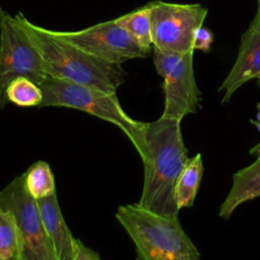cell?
<instances>
[{"mask_svg": "<svg viewBox=\"0 0 260 260\" xmlns=\"http://www.w3.org/2000/svg\"><path fill=\"white\" fill-rule=\"evenodd\" d=\"M252 26L260 29V0H258V9H257V13L256 16L254 18V20L251 23Z\"/></svg>", "mask_w": 260, "mask_h": 260, "instance_id": "20", "label": "cell"}, {"mask_svg": "<svg viewBox=\"0 0 260 260\" xmlns=\"http://www.w3.org/2000/svg\"><path fill=\"white\" fill-rule=\"evenodd\" d=\"M213 42V34L206 27L200 26L196 29L193 40V50L208 52Z\"/></svg>", "mask_w": 260, "mask_h": 260, "instance_id": "18", "label": "cell"}, {"mask_svg": "<svg viewBox=\"0 0 260 260\" xmlns=\"http://www.w3.org/2000/svg\"><path fill=\"white\" fill-rule=\"evenodd\" d=\"M43 101L40 107H66L84 111L119 127L139 150L145 122L133 120L122 109L116 92L59 79L50 75L40 84Z\"/></svg>", "mask_w": 260, "mask_h": 260, "instance_id": "4", "label": "cell"}, {"mask_svg": "<svg viewBox=\"0 0 260 260\" xmlns=\"http://www.w3.org/2000/svg\"><path fill=\"white\" fill-rule=\"evenodd\" d=\"M256 79H257V83H258V85H260V76H259V77H257Z\"/></svg>", "mask_w": 260, "mask_h": 260, "instance_id": "23", "label": "cell"}, {"mask_svg": "<svg viewBox=\"0 0 260 260\" xmlns=\"http://www.w3.org/2000/svg\"><path fill=\"white\" fill-rule=\"evenodd\" d=\"M0 260H21V244L12 214L0 207Z\"/></svg>", "mask_w": 260, "mask_h": 260, "instance_id": "16", "label": "cell"}, {"mask_svg": "<svg viewBox=\"0 0 260 260\" xmlns=\"http://www.w3.org/2000/svg\"><path fill=\"white\" fill-rule=\"evenodd\" d=\"M44 229L57 260H73L76 239L67 226L56 193L37 200Z\"/></svg>", "mask_w": 260, "mask_h": 260, "instance_id": "11", "label": "cell"}, {"mask_svg": "<svg viewBox=\"0 0 260 260\" xmlns=\"http://www.w3.org/2000/svg\"><path fill=\"white\" fill-rule=\"evenodd\" d=\"M39 49L48 75L116 92L126 81L121 64L100 59L59 37L55 30L41 27L18 12L15 14Z\"/></svg>", "mask_w": 260, "mask_h": 260, "instance_id": "2", "label": "cell"}, {"mask_svg": "<svg viewBox=\"0 0 260 260\" xmlns=\"http://www.w3.org/2000/svg\"><path fill=\"white\" fill-rule=\"evenodd\" d=\"M116 19L141 48H143L146 52H149L153 43L151 34L150 8L148 3Z\"/></svg>", "mask_w": 260, "mask_h": 260, "instance_id": "14", "label": "cell"}, {"mask_svg": "<svg viewBox=\"0 0 260 260\" xmlns=\"http://www.w3.org/2000/svg\"><path fill=\"white\" fill-rule=\"evenodd\" d=\"M19 76L40 85L48 74L39 49L18 17L0 8V110L9 103V83Z\"/></svg>", "mask_w": 260, "mask_h": 260, "instance_id": "5", "label": "cell"}, {"mask_svg": "<svg viewBox=\"0 0 260 260\" xmlns=\"http://www.w3.org/2000/svg\"><path fill=\"white\" fill-rule=\"evenodd\" d=\"M116 218L132 239L137 260L200 259L178 217L161 215L134 203L119 206Z\"/></svg>", "mask_w": 260, "mask_h": 260, "instance_id": "3", "label": "cell"}, {"mask_svg": "<svg viewBox=\"0 0 260 260\" xmlns=\"http://www.w3.org/2000/svg\"><path fill=\"white\" fill-rule=\"evenodd\" d=\"M193 52H169L153 47L154 66L164 77L162 117L182 121L201 109V93L193 71Z\"/></svg>", "mask_w": 260, "mask_h": 260, "instance_id": "6", "label": "cell"}, {"mask_svg": "<svg viewBox=\"0 0 260 260\" xmlns=\"http://www.w3.org/2000/svg\"><path fill=\"white\" fill-rule=\"evenodd\" d=\"M23 174L25 189L36 200L56 193L54 175L47 161L32 164Z\"/></svg>", "mask_w": 260, "mask_h": 260, "instance_id": "15", "label": "cell"}, {"mask_svg": "<svg viewBox=\"0 0 260 260\" xmlns=\"http://www.w3.org/2000/svg\"><path fill=\"white\" fill-rule=\"evenodd\" d=\"M100 254L96 251L84 246L79 239H76L73 260H100Z\"/></svg>", "mask_w": 260, "mask_h": 260, "instance_id": "19", "label": "cell"}, {"mask_svg": "<svg viewBox=\"0 0 260 260\" xmlns=\"http://www.w3.org/2000/svg\"><path fill=\"white\" fill-rule=\"evenodd\" d=\"M250 153L254 154V155H258L260 153V142L257 145H255L253 148L250 149Z\"/></svg>", "mask_w": 260, "mask_h": 260, "instance_id": "22", "label": "cell"}, {"mask_svg": "<svg viewBox=\"0 0 260 260\" xmlns=\"http://www.w3.org/2000/svg\"><path fill=\"white\" fill-rule=\"evenodd\" d=\"M260 76V29L250 24L241 38L238 58L218 88L223 91L221 103H228L236 90L252 78Z\"/></svg>", "mask_w": 260, "mask_h": 260, "instance_id": "10", "label": "cell"}, {"mask_svg": "<svg viewBox=\"0 0 260 260\" xmlns=\"http://www.w3.org/2000/svg\"><path fill=\"white\" fill-rule=\"evenodd\" d=\"M257 108H258V113H257V120L256 121H251V123H253L257 129L260 131V103H258L257 105Z\"/></svg>", "mask_w": 260, "mask_h": 260, "instance_id": "21", "label": "cell"}, {"mask_svg": "<svg viewBox=\"0 0 260 260\" xmlns=\"http://www.w3.org/2000/svg\"><path fill=\"white\" fill-rule=\"evenodd\" d=\"M8 101L19 107H40L43 91L32 80L19 76L13 79L7 87Z\"/></svg>", "mask_w": 260, "mask_h": 260, "instance_id": "17", "label": "cell"}, {"mask_svg": "<svg viewBox=\"0 0 260 260\" xmlns=\"http://www.w3.org/2000/svg\"><path fill=\"white\" fill-rule=\"evenodd\" d=\"M138 153L144 167L138 204L158 214L178 217L180 209L176 201V184L189 160L181 121L161 116L153 122H145Z\"/></svg>", "mask_w": 260, "mask_h": 260, "instance_id": "1", "label": "cell"}, {"mask_svg": "<svg viewBox=\"0 0 260 260\" xmlns=\"http://www.w3.org/2000/svg\"><path fill=\"white\" fill-rule=\"evenodd\" d=\"M0 207L9 211L15 220L21 260H57L44 229L38 202L25 189L24 174L0 191Z\"/></svg>", "mask_w": 260, "mask_h": 260, "instance_id": "7", "label": "cell"}, {"mask_svg": "<svg viewBox=\"0 0 260 260\" xmlns=\"http://www.w3.org/2000/svg\"><path fill=\"white\" fill-rule=\"evenodd\" d=\"M260 196V153L250 166L233 175V185L219 207V216L229 219L235 209L244 202Z\"/></svg>", "mask_w": 260, "mask_h": 260, "instance_id": "12", "label": "cell"}, {"mask_svg": "<svg viewBox=\"0 0 260 260\" xmlns=\"http://www.w3.org/2000/svg\"><path fill=\"white\" fill-rule=\"evenodd\" d=\"M153 47L186 53L193 50L195 31L203 24L207 9L200 4L149 2Z\"/></svg>", "mask_w": 260, "mask_h": 260, "instance_id": "8", "label": "cell"}, {"mask_svg": "<svg viewBox=\"0 0 260 260\" xmlns=\"http://www.w3.org/2000/svg\"><path fill=\"white\" fill-rule=\"evenodd\" d=\"M55 32L83 51L116 64H122L130 59L144 58L148 54L117 19L101 22L76 31L55 30Z\"/></svg>", "mask_w": 260, "mask_h": 260, "instance_id": "9", "label": "cell"}, {"mask_svg": "<svg viewBox=\"0 0 260 260\" xmlns=\"http://www.w3.org/2000/svg\"><path fill=\"white\" fill-rule=\"evenodd\" d=\"M203 170L200 153L189 158L176 184V201L179 209L193 205L202 179Z\"/></svg>", "mask_w": 260, "mask_h": 260, "instance_id": "13", "label": "cell"}]
</instances>
